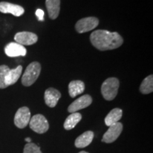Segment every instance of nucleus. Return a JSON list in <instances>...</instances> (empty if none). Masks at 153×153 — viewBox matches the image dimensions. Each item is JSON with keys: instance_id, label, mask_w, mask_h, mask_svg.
I'll return each instance as SVG.
<instances>
[{"instance_id": "obj_1", "label": "nucleus", "mask_w": 153, "mask_h": 153, "mask_svg": "<svg viewBox=\"0 0 153 153\" xmlns=\"http://www.w3.org/2000/svg\"><path fill=\"white\" fill-rule=\"evenodd\" d=\"M92 45L99 51H109L120 47L123 43V38L117 32H110L106 30H97L90 36Z\"/></svg>"}, {"instance_id": "obj_2", "label": "nucleus", "mask_w": 153, "mask_h": 153, "mask_svg": "<svg viewBox=\"0 0 153 153\" xmlns=\"http://www.w3.org/2000/svg\"><path fill=\"white\" fill-rule=\"evenodd\" d=\"M41 71L39 62H33L28 65L22 78V83L25 87H29L35 83Z\"/></svg>"}, {"instance_id": "obj_3", "label": "nucleus", "mask_w": 153, "mask_h": 153, "mask_svg": "<svg viewBox=\"0 0 153 153\" xmlns=\"http://www.w3.org/2000/svg\"><path fill=\"white\" fill-rule=\"evenodd\" d=\"M119 81L117 78L110 77L105 80L101 85V91L103 97L107 101L114 100L118 94Z\"/></svg>"}, {"instance_id": "obj_4", "label": "nucleus", "mask_w": 153, "mask_h": 153, "mask_svg": "<svg viewBox=\"0 0 153 153\" xmlns=\"http://www.w3.org/2000/svg\"><path fill=\"white\" fill-rule=\"evenodd\" d=\"M30 128L38 134L46 133L49 129V123L46 118L41 114H36L30 118Z\"/></svg>"}, {"instance_id": "obj_5", "label": "nucleus", "mask_w": 153, "mask_h": 153, "mask_svg": "<svg viewBox=\"0 0 153 153\" xmlns=\"http://www.w3.org/2000/svg\"><path fill=\"white\" fill-rule=\"evenodd\" d=\"M99 21L96 17H86L78 21L75 24V29L78 33H82L94 30L99 25Z\"/></svg>"}, {"instance_id": "obj_6", "label": "nucleus", "mask_w": 153, "mask_h": 153, "mask_svg": "<svg viewBox=\"0 0 153 153\" xmlns=\"http://www.w3.org/2000/svg\"><path fill=\"white\" fill-rule=\"evenodd\" d=\"M30 120V112L26 106L19 108L14 116V124L19 128H24L28 125Z\"/></svg>"}, {"instance_id": "obj_7", "label": "nucleus", "mask_w": 153, "mask_h": 153, "mask_svg": "<svg viewBox=\"0 0 153 153\" xmlns=\"http://www.w3.org/2000/svg\"><path fill=\"white\" fill-rule=\"evenodd\" d=\"M123 131V124L117 122L114 125L109 126L106 133L103 135L101 141L105 143H112L118 139Z\"/></svg>"}, {"instance_id": "obj_8", "label": "nucleus", "mask_w": 153, "mask_h": 153, "mask_svg": "<svg viewBox=\"0 0 153 153\" xmlns=\"http://www.w3.org/2000/svg\"><path fill=\"white\" fill-rule=\"evenodd\" d=\"M92 103V98L90 95L85 94L82 96L81 97L74 101L70 105L68 108V111L70 113H75L78 111L83 109L90 106Z\"/></svg>"}, {"instance_id": "obj_9", "label": "nucleus", "mask_w": 153, "mask_h": 153, "mask_svg": "<svg viewBox=\"0 0 153 153\" xmlns=\"http://www.w3.org/2000/svg\"><path fill=\"white\" fill-rule=\"evenodd\" d=\"M16 43L22 45H30L36 43L38 41V36L32 32L22 31L17 33L14 36Z\"/></svg>"}, {"instance_id": "obj_10", "label": "nucleus", "mask_w": 153, "mask_h": 153, "mask_svg": "<svg viewBox=\"0 0 153 153\" xmlns=\"http://www.w3.org/2000/svg\"><path fill=\"white\" fill-rule=\"evenodd\" d=\"M4 52L8 57H15L19 56H25L26 55V49L24 45L16 42H11L5 46Z\"/></svg>"}, {"instance_id": "obj_11", "label": "nucleus", "mask_w": 153, "mask_h": 153, "mask_svg": "<svg viewBox=\"0 0 153 153\" xmlns=\"http://www.w3.org/2000/svg\"><path fill=\"white\" fill-rule=\"evenodd\" d=\"M0 12L4 14H11L15 16H21L24 14V9L21 6L7 2V1H1Z\"/></svg>"}, {"instance_id": "obj_12", "label": "nucleus", "mask_w": 153, "mask_h": 153, "mask_svg": "<svg viewBox=\"0 0 153 153\" xmlns=\"http://www.w3.org/2000/svg\"><path fill=\"white\" fill-rule=\"evenodd\" d=\"M60 97L61 94L60 91L54 88L47 89L45 91V94H44L45 104L51 108H54L56 106Z\"/></svg>"}, {"instance_id": "obj_13", "label": "nucleus", "mask_w": 153, "mask_h": 153, "mask_svg": "<svg viewBox=\"0 0 153 153\" xmlns=\"http://www.w3.org/2000/svg\"><path fill=\"white\" fill-rule=\"evenodd\" d=\"M94 134V132L88 131L82 133L79 136L76 137L74 142V145L77 148H84L89 145L92 142Z\"/></svg>"}, {"instance_id": "obj_14", "label": "nucleus", "mask_w": 153, "mask_h": 153, "mask_svg": "<svg viewBox=\"0 0 153 153\" xmlns=\"http://www.w3.org/2000/svg\"><path fill=\"white\" fill-rule=\"evenodd\" d=\"M22 66L19 65L15 69H12V70L10 69V70H9L5 77L6 87H9V86L14 85V84L18 81L21 74H22Z\"/></svg>"}, {"instance_id": "obj_15", "label": "nucleus", "mask_w": 153, "mask_h": 153, "mask_svg": "<svg viewBox=\"0 0 153 153\" xmlns=\"http://www.w3.org/2000/svg\"><path fill=\"white\" fill-rule=\"evenodd\" d=\"M45 5L51 19H55L58 16L60 9V0H46Z\"/></svg>"}, {"instance_id": "obj_16", "label": "nucleus", "mask_w": 153, "mask_h": 153, "mask_svg": "<svg viewBox=\"0 0 153 153\" xmlns=\"http://www.w3.org/2000/svg\"><path fill=\"white\" fill-rule=\"evenodd\" d=\"M85 89V86L84 82L80 80H74L72 81L69 84V94L72 98H74L76 96L81 94L84 92Z\"/></svg>"}, {"instance_id": "obj_17", "label": "nucleus", "mask_w": 153, "mask_h": 153, "mask_svg": "<svg viewBox=\"0 0 153 153\" xmlns=\"http://www.w3.org/2000/svg\"><path fill=\"white\" fill-rule=\"evenodd\" d=\"M122 116H123V111L120 109V108H114V109L108 113V115L106 116V118H105V124L109 127V126L114 125V124L118 122V120L122 118Z\"/></svg>"}, {"instance_id": "obj_18", "label": "nucleus", "mask_w": 153, "mask_h": 153, "mask_svg": "<svg viewBox=\"0 0 153 153\" xmlns=\"http://www.w3.org/2000/svg\"><path fill=\"white\" fill-rule=\"evenodd\" d=\"M82 119V115L79 113H72L68 118H66L64 123V128L68 131L73 129Z\"/></svg>"}, {"instance_id": "obj_19", "label": "nucleus", "mask_w": 153, "mask_h": 153, "mask_svg": "<svg viewBox=\"0 0 153 153\" xmlns=\"http://www.w3.org/2000/svg\"><path fill=\"white\" fill-rule=\"evenodd\" d=\"M140 91L143 94H148L153 91V76L149 75L141 83L140 87Z\"/></svg>"}, {"instance_id": "obj_20", "label": "nucleus", "mask_w": 153, "mask_h": 153, "mask_svg": "<svg viewBox=\"0 0 153 153\" xmlns=\"http://www.w3.org/2000/svg\"><path fill=\"white\" fill-rule=\"evenodd\" d=\"M9 70L10 69L8 66L4 65H0V89L7 88L5 85V77Z\"/></svg>"}, {"instance_id": "obj_21", "label": "nucleus", "mask_w": 153, "mask_h": 153, "mask_svg": "<svg viewBox=\"0 0 153 153\" xmlns=\"http://www.w3.org/2000/svg\"><path fill=\"white\" fill-rule=\"evenodd\" d=\"M24 153H43L40 147L35 143H29L24 146Z\"/></svg>"}, {"instance_id": "obj_22", "label": "nucleus", "mask_w": 153, "mask_h": 153, "mask_svg": "<svg viewBox=\"0 0 153 153\" xmlns=\"http://www.w3.org/2000/svg\"><path fill=\"white\" fill-rule=\"evenodd\" d=\"M36 15L39 21H44V11L41 9H38L36 11Z\"/></svg>"}, {"instance_id": "obj_23", "label": "nucleus", "mask_w": 153, "mask_h": 153, "mask_svg": "<svg viewBox=\"0 0 153 153\" xmlns=\"http://www.w3.org/2000/svg\"><path fill=\"white\" fill-rule=\"evenodd\" d=\"M25 140H26V142H28V143H31V139H30V137H26V138H25Z\"/></svg>"}, {"instance_id": "obj_24", "label": "nucleus", "mask_w": 153, "mask_h": 153, "mask_svg": "<svg viewBox=\"0 0 153 153\" xmlns=\"http://www.w3.org/2000/svg\"><path fill=\"white\" fill-rule=\"evenodd\" d=\"M78 153H89V152H86V151H81V152H78Z\"/></svg>"}]
</instances>
